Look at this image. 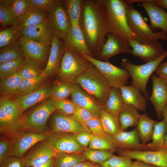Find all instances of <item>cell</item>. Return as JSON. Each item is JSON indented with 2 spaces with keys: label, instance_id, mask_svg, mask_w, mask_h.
<instances>
[{
  "label": "cell",
  "instance_id": "1",
  "mask_svg": "<svg viewBox=\"0 0 167 167\" xmlns=\"http://www.w3.org/2000/svg\"><path fill=\"white\" fill-rule=\"evenodd\" d=\"M79 27L94 58H96L110 32L102 0H83Z\"/></svg>",
  "mask_w": 167,
  "mask_h": 167
},
{
  "label": "cell",
  "instance_id": "2",
  "mask_svg": "<svg viewBox=\"0 0 167 167\" xmlns=\"http://www.w3.org/2000/svg\"><path fill=\"white\" fill-rule=\"evenodd\" d=\"M102 1L105 8L110 32L124 45L130 47L131 41L135 39L128 25L125 0Z\"/></svg>",
  "mask_w": 167,
  "mask_h": 167
},
{
  "label": "cell",
  "instance_id": "3",
  "mask_svg": "<svg viewBox=\"0 0 167 167\" xmlns=\"http://www.w3.org/2000/svg\"><path fill=\"white\" fill-rule=\"evenodd\" d=\"M11 96H0L1 137L10 139L21 131L25 115Z\"/></svg>",
  "mask_w": 167,
  "mask_h": 167
},
{
  "label": "cell",
  "instance_id": "4",
  "mask_svg": "<svg viewBox=\"0 0 167 167\" xmlns=\"http://www.w3.org/2000/svg\"><path fill=\"white\" fill-rule=\"evenodd\" d=\"M127 21L136 40L141 44L160 40L167 41V34L161 31L154 32L146 23L141 13L134 7L133 3L125 0Z\"/></svg>",
  "mask_w": 167,
  "mask_h": 167
},
{
  "label": "cell",
  "instance_id": "5",
  "mask_svg": "<svg viewBox=\"0 0 167 167\" xmlns=\"http://www.w3.org/2000/svg\"><path fill=\"white\" fill-rule=\"evenodd\" d=\"M74 82L103 106L111 88L104 77L92 64L76 78Z\"/></svg>",
  "mask_w": 167,
  "mask_h": 167
},
{
  "label": "cell",
  "instance_id": "6",
  "mask_svg": "<svg viewBox=\"0 0 167 167\" xmlns=\"http://www.w3.org/2000/svg\"><path fill=\"white\" fill-rule=\"evenodd\" d=\"M56 101L55 99L51 97L26 115L21 131L41 134L51 132L47 123L51 115L56 110Z\"/></svg>",
  "mask_w": 167,
  "mask_h": 167
},
{
  "label": "cell",
  "instance_id": "7",
  "mask_svg": "<svg viewBox=\"0 0 167 167\" xmlns=\"http://www.w3.org/2000/svg\"><path fill=\"white\" fill-rule=\"evenodd\" d=\"M167 57L166 50L157 58L142 65L133 64L125 58L122 59L121 64L131 77V84L138 88L146 98L149 96V92L147 90V84L149 78L161 61Z\"/></svg>",
  "mask_w": 167,
  "mask_h": 167
},
{
  "label": "cell",
  "instance_id": "8",
  "mask_svg": "<svg viewBox=\"0 0 167 167\" xmlns=\"http://www.w3.org/2000/svg\"><path fill=\"white\" fill-rule=\"evenodd\" d=\"M90 63L78 53L65 49L58 75L60 80L72 83Z\"/></svg>",
  "mask_w": 167,
  "mask_h": 167
},
{
  "label": "cell",
  "instance_id": "9",
  "mask_svg": "<svg viewBox=\"0 0 167 167\" xmlns=\"http://www.w3.org/2000/svg\"><path fill=\"white\" fill-rule=\"evenodd\" d=\"M92 64L105 78L111 88H119L128 83L130 75L124 68L108 61H103L85 54L81 55Z\"/></svg>",
  "mask_w": 167,
  "mask_h": 167
},
{
  "label": "cell",
  "instance_id": "10",
  "mask_svg": "<svg viewBox=\"0 0 167 167\" xmlns=\"http://www.w3.org/2000/svg\"><path fill=\"white\" fill-rule=\"evenodd\" d=\"M47 15L54 36L62 40L71 27L64 0H56L47 11Z\"/></svg>",
  "mask_w": 167,
  "mask_h": 167
},
{
  "label": "cell",
  "instance_id": "11",
  "mask_svg": "<svg viewBox=\"0 0 167 167\" xmlns=\"http://www.w3.org/2000/svg\"><path fill=\"white\" fill-rule=\"evenodd\" d=\"M48 134L24 131L16 133L11 138L8 157L22 158L27 151L36 143L45 140Z\"/></svg>",
  "mask_w": 167,
  "mask_h": 167
},
{
  "label": "cell",
  "instance_id": "12",
  "mask_svg": "<svg viewBox=\"0 0 167 167\" xmlns=\"http://www.w3.org/2000/svg\"><path fill=\"white\" fill-rule=\"evenodd\" d=\"M56 152L82 153L85 148L77 141L75 134L69 132H50L45 139Z\"/></svg>",
  "mask_w": 167,
  "mask_h": 167
},
{
  "label": "cell",
  "instance_id": "13",
  "mask_svg": "<svg viewBox=\"0 0 167 167\" xmlns=\"http://www.w3.org/2000/svg\"><path fill=\"white\" fill-rule=\"evenodd\" d=\"M56 152L45 140L39 141L29 149L22 159L27 167L43 165L55 157Z\"/></svg>",
  "mask_w": 167,
  "mask_h": 167
},
{
  "label": "cell",
  "instance_id": "14",
  "mask_svg": "<svg viewBox=\"0 0 167 167\" xmlns=\"http://www.w3.org/2000/svg\"><path fill=\"white\" fill-rule=\"evenodd\" d=\"M25 58L35 60L42 66L47 63L50 45H47L30 40L21 36L18 40Z\"/></svg>",
  "mask_w": 167,
  "mask_h": 167
},
{
  "label": "cell",
  "instance_id": "15",
  "mask_svg": "<svg viewBox=\"0 0 167 167\" xmlns=\"http://www.w3.org/2000/svg\"><path fill=\"white\" fill-rule=\"evenodd\" d=\"M71 101L76 106L84 108L100 118L104 108L96 99L85 91L79 85L73 82Z\"/></svg>",
  "mask_w": 167,
  "mask_h": 167
},
{
  "label": "cell",
  "instance_id": "16",
  "mask_svg": "<svg viewBox=\"0 0 167 167\" xmlns=\"http://www.w3.org/2000/svg\"><path fill=\"white\" fill-rule=\"evenodd\" d=\"M130 45L131 49V54L141 58L146 63L157 58L166 51L160 41L142 44L132 39Z\"/></svg>",
  "mask_w": 167,
  "mask_h": 167
},
{
  "label": "cell",
  "instance_id": "17",
  "mask_svg": "<svg viewBox=\"0 0 167 167\" xmlns=\"http://www.w3.org/2000/svg\"><path fill=\"white\" fill-rule=\"evenodd\" d=\"M116 151L119 156L140 160L160 167H167V162L165 156L167 150L165 149L157 151L126 150L118 149Z\"/></svg>",
  "mask_w": 167,
  "mask_h": 167
},
{
  "label": "cell",
  "instance_id": "18",
  "mask_svg": "<svg viewBox=\"0 0 167 167\" xmlns=\"http://www.w3.org/2000/svg\"><path fill=\"white\" fill-rule=\"evenodd\" d=\"M65 51L62 40L54 36L52 40L48 59L42 75L49 78L58 74Z\"/></svg>",
  "mask_w": 167,
  "mask_h": 167
},
{
  "label": "cell",
  "instance_id": "19",
  "mask_svg": "<svg viewBox=\"0 0 167 167\" xmlns=\"http://www.w3.org/2000/svg\"><path fill=\"white\" fill-rule=\"evenodd\" d=\"M21 36L32 41L50 45L54 36L48 19L20 31Z\"/></svg>",
  "mask_w": 167,
  "mask_h": 167
},
{
  "label": "cell",
  "instance_id": "20",
  "mask_svg": "<svg viewBox=\"0 0 167 167\" xmlns=\"http://www.w3.org/2000/svg\"><path fill=\"white\" fill-rule=\"evenodd\" d=\"M139 2L149 16L151 28L153 31L160 29L167 34V12L158 6L155 0H141Z\"/></svg>",
  "mask_w": 167,
  "mask_h": 167
},
{
  "label": "cell",
  "instance_id": "21",
  "mask_svg": "<svg viewBox=\"0 0 167 167\" xmlns=\"http://www.w3.org/2000/svg\"><path fill=\"white\" fill-rule=\"evenodd\" d=\"M62 41L66 49L76 52L80 55L85 54L93 57L79 25L71 26Z\"/></svg>",
  "mask_w": 167,
  "mask_h": 167
},
{
  "label": "cell",
  "instance_id": "22",
  "mask_svg": "<svg viewBox=\"0 0 167 167\" xmlns=\"http://www.w3.org/2000/svg\"><path fill=\"white\" fill-rule=\"evenodd\" d=\"M50 125L53 133L69 132L76 134L85 131L82 125L71 116L58 113L52 115Z\"/></svg>",
  "mask_w": 167,
  "mask_h": 167
},
{
  "label": "cell",
  "instance_id": "23",
  "mask_svg": "<svg viewBox=\"0 0 167 167\" xmlns=\"http://www.w3.org/2000/svg\"><path fill=\"white\" fill-rule=\"evenodd\" d=\"M112 142L116 148L126 150H146L145 145L141 144L136 128L130 131H120L111 136Z\"/></svg>",
  "mask_w": 167,
  "mask_h": 167
},
{
  "label": "cell",
  "instance_id": "24",
  "mask_svg": "<svg viewBox=\"0 0 167 167\" xmlns=\"http://www.w3.org/2000/svg\"><path fill=\"white\" fill-rule=\"evenodd\" d=\"M152 84L151 96L149 100L154 107L159 119L162 116L163 110L167 104V85L156 74L152 76Z\"/></svg>",
  "mask_w": 167,
  "mask_h": 167
},
{
  "label": "cell",
  "instance_id": "25",
  "mask_svg": "<svg viewBox=\"0 0 167 167\" xmlns=\"http://www.w3.org/2000/svg\"><path fill=\"white\" fill-rule=\"evenodd\" d=\"M48 19L47 12L33 6H30L12 25L19 31L38 24Z\"/></svg>",
  "mask_w": 167,
  "mask_h": 167
},
{
  "label": "cell",
  "instance_id": "26",
  "mask_svg": "<svg viewBox=\"0 0 167 167\" xmlns=\"http://www.w3.org/2000/svg\"><path fill=\"white\" fill-rule=\"evenodd\" d=\"M106 39L96 59L108 61L112 57L119 54L131 53V48L124 45L110 32L106 36Z\"/></svg>",
  "mask_w": 167,
  "mask_h": 167
},
{
  "label": "cell",
  "instance_id": "27",
  "mask_svg": "<svg viewBox=\"0 0 167 167\" xmlns=\"http://www.w3.org/2000/svg\"><path fill=\"white\" fill-rule=\"evenodd\" d=\"M53 86L47 85L24 96H15L14 98L20 109L24 112L29 107L50 98Z\"/></svg>",
  "mask_w": 167,
  "mask_h": 167
},
{
  "label": "cell",
  "instance_id": "28",
  "mask_svg": "<svg viewBox=\"0 0 167 167\" xmlns=\"http://www.w3.org/2000/svg\"><path fill=\"white\" fill-rule=\"evenodd\" d=\"M119 88L125 104L131 105L138 110L146 111L147 101L138 88L131 84L122 86Z\"/></svg>",
  "mask_w": 167,
  "mask_h": 167
},
{
  "label": "cell",
  "instance_id": "29",
  "mask_svg": "<svg viewBox=\"0 0 167 167\" xmlns=\"http://www.w3.org/2000/svg\"><path fill=\"white\" fill-rule=\"evenodd\" d=\"M166 134V124L165 119L157 122L154 126L152 142L145 145L146 149L157 151L164 148Z\"/></svg>",
  "mask_w": 167,
  "mask_h": 167
},
{
  "label": "cell",
  "instance_id": "30",
  "mask_svg": "<svg viewBox=\"0 0 167 167\" xmlns=\"http://www.w3.org/2000/svg\"><path fill=\"white\" fill-rule=\"evenodd\" d=\"M141 116L135 108L125 104L118 116L121 131H124L130 127L136 126Z\"/></svg>",
  "mask_w": 167,
  "mask_h": 167
},
{
  "label": "cell",
  "instance_id": "31",
  "mask_svg": "<svg viewBox=\"0 0 167 167\" xmlns=\"http://www.w3.org/2000/svg\"><path fill=\"white\" fill-rule=\"evenodd\" d=\"M157 122L151 119L146 113L141 115L136 129L142 144H146L152 139L154 125Z\"/></svg>",
  "mask_w": 167,
  "mask_h": 167
},
{
  "label": "cell",
  "instance_id": "32",
  "mask_svg": "<svg viewBox=\"0 0 167 167\" xmlns=\"http://www.w3.org/2000/svg\"><path fill=\"white\" fill-rule=\"evenodd\" d=\"M124 104L120 88H112L103 107L110 114L118 117Z\"/></svg>",
  "mask_w": 167,
  "mask_h": 167
},
{
  "label": "cell",
  "instance_id": "33",
  "mask_svg": "<svg viewBox=\"0 0 167 167\" xmlns=\"http://www.w3.org/2000/svg\"><path fill=\"white\" fill-rule=\"evenodd\" d=\"M48 78L41 75L30 79H23L15 96H22L39 89L47 85Z\"/></svg>",
  "mask_w": 167,
  "mask_h": 167
},
{
  "label": "cell",
  "instance_id": "34",
  "mask_svg": "<svg viewBox=\"0 0 167 167\" xmlns=\"http://www.w3.org/2000/svg\"><path fill=\"white\" fill-rule=\"evenodd\" d=\"M0 6L8 10L14 21L30 6L28 0H0Z\"/></svg>",
  "mask_w": 167,
  "mask_h": 167
},
{
  "label": "cell",
  "instance_id": "35",
  "mask_svg": "<svg viewBox=\"0 0 167 167\" xmlns=\"http://www.w3.org/2000/svg\"><path fill=\"white\" fill-rule=\"evenodd\" d=\"M100 118L104 131L110 136L121 130L118 118L110 114L104 108L101 111Z\"/></svg>",
  "mask_w": 167,
  "mask_h": 167
},
{
  "label": "cell",
  "instance_id": "36",
  "mask_svg": "<svg viewBox=\"0 0 167 167\" xmlns=\"http://www.w3.org/2000/svg\"><path fill=\"white\" fill-rule=\"evenodd\" d=\"M86 160L82 153L56 152L54 157V167H73Z\"/></svg>",
  "mask_w": 167,
  "mask_h": 167
},
{
  "label": "cell",
  "instance_id": "37",
  "mask_svg": "<svg viewBox=\"0 0 167 167\" xmlns=\"http://www.w3.org/2000/svg\"><path fill=\"white\" fill-rule=\"evenodd\" d=\"M22 79L19 72L9 77L0 80L1 96L15 95Z\"/></svg>",
  "mask_w": 167,
  "mask_h": 167
},
{
  "label": "cell",
  "instance_id": "38",
  "mask_svg": "<svg viewBox=\"0 0 167 167\" xmlns=\"http://www.w3.org/2000/svg\"><path fill=\"white\" fill-rule=\"evenodd\" d=\"M42 67L32 59L25 58L23 67L19 73L23 79H32L42 75L44 69Z\"/></svg>",
  "mask_w": 167,
  "mask_h": 167
},
{
  "label": "cell",
  "instance_id": "39",
  "mask_svg": "<svg viewBox=\"0 0 167 167\" xmlns=\"http://www.w3.org/2000/svg\"><path fill=\"white\" fill-rule=\"evenodd\" d=\"M64 2L71 26L79 25L83 0H65Z\"/></svg>",
  "mask_w": 167,
  "mask_h": 167
},
{
  "label": "cell",
  "instance_id": "40",
  "mask_svg": "<svg viewBox=\"0 0 167 167\" xmlns=\"http://www.w3.org/2000/svg\"><path fill=\"white\" fill-rule=\"evenodd\" d=\"M24 57L18 41L0 49V64Z\"/></svg>",
  "mask_w": 167,
  "mask_h": 167
},
{
  "label": "cell",
  "instance_id": "41",
  "mask_svg": "<svg viewBox=\"0 0 167 167\" xmlns=\"http://www.w3.org/2000/svg\"><path fill=\"white\" fill-rule=\"evenodd\" d=\"M25 58L15 59L0 64V80L19 72L24 65Z\"/></svg>",
  "mask_w": 167,
  "mask_h": 167
},
{
  "label": "cell",
  "instance_id": "42",
  "mask_svg": "<svg viewBox=\"0 0 167 167\" xmlns=\"http://www.w3.org/2000/svg\"><path fill=\"white\" fill-rule=\"evenodd\" d=\"M113 152L109 150L85 148L82 154L86 160L99 164L108 160L114 155Z\"/></svg>",
  "mask_w": 167,
  "mask_h": 167
},
{
  "label": "cell",
  "instance_id": "43",
  "mask_svg": "<svg viewBox=\"0 0 167 167\" xmlns=\"http://www.w3.org/2000/svg\"><path fill=\"white\" fill-rule=\"evenodd\" d=\"M21 36L20 31L13 26L0 31V49L18 41Z\"/></svg>",
  "mask_w": 167,
  "mask_h": 167
},
{
  "label": "cell",
  "instance_id": "44",
  "mask_svg": "<svg viewBox=\"0 0 167 167\" xmlns=\"http://www.w3.org/2000/svg\"><path fill=\"white\" fill-rule=\"evenodd\" d=\"M72 83L62 80L56 82L53 86L51 97L56 100L66 99L71 95Z\"/></svg>",
  "mask_w": 167,
  "mask_h": 167
},
{
  "label": "cell",
  "instance_id": "45",
  "mask_svg": "<svg viewBox=\"0 0 167 167\" xmlns=\"http://www.w3.org/2000/svg\"><path fill=\"white\" fill-rule=\"evenodd\" d=\"M87 125L93 135L100 138L112 141L111 136L106 134L104 131L99 117L95 116L92 118L87 121Z\"/></svg>",
  "mask_w": 167,
  "mask_h": 167
},
{
  "label": "cell",
  "instance_id": "46",
  "mask_svg": "<svg viewBox=\"0 0 167 167\" xmlns=\"http://www.w3.org/2000/svg\"><path fill=\"white\" fill-rule=\"evenodd\" d=\"M131 160L126 156L113 155L106 161L99 164L103 167H132Z\"/></svg>",
  "mask_w": 167,
  "mask_h": 167
},
{
  "label": "cell",
  "instance_id": "47",
  "mask_svg": "<svg viewBox=\"0 0 167 167\" xmlns=\"http://www.w3.org/2000/svg\"><path fill=\"white\" fill-rule=\"evenodd\" d=\"M89 146V148L93 149L109 150L113 152L117 150L112 141L98 137L92 134Z\"/></svg>",
  "mask_w": 167,
  "mask_h": 167
},
{
  "label": "cell",
  "instance_id": "48",
  "mask_svg": "<svg viewBox=\"0 0 167 167\" xmlns=\"http://www.w3.org/2000/svg\"><path fill=\"white\" fill-rule=\"evenodd\" d=\"M71 116L82 125L86 131L91 133L87 126V122L96 116L87 110L76 105L75 111Z\"/></svg>",
  "mask_w": 167,
  "mask_h": 167
},
{
  "label": "cell",
  "instance_id": "49",
  "mask_svg": "<svg viewBox=\"0 0 167 167\" xmlns=\"http://www.w3.org/2000/svg\"><path fill=\"white\" fill-rule=\"evenodd\" d=\"M55 105L58 113L68 116L74 114L76 107L71 101L66 99L56 100Z\"/></svg>",
  "mask_w": 167,
  "mask_h": 167
},
{
  "label": "cell",
  "instance_id": "50",
  "mask_svg": "<svg viewBox=\"0 0 167 167\" xmlns=\"http://www.w3.org/2000/svg\"><path fill=\"white\" fill-rule=\"evenodd\" d=\"M0 167H27L22 158L9 156L0 165Z\"/></svg>",
  "mask_w": 167,
  "mask_h": 167
},
{
  "label": "cell",
  "instance_id": "51",
  "mask_svg": "<svg viewBox=\"0 0 167 167\" xmlns=\"http://www.w3.org/2000/svg\"><path fill=\"white\" fill-rule=\"evenodd\" d=\"M56 0H28L30 6L49 11Z\"/></svg>",
  "mask_w": 167,
  "mask_h": 167
},
{
  "label": "cell",
  "instance_id": "52",
  "mask_svg": "<svg viewBox=\"0 0 167 167\" xmlns=\"http://www.w3.org/2000/svg\"><path fill=\"white\" fill-rule=\"evenodd\" d=\"M14 20L8 10L5 8L0 6V23L1 27L4 28L12 26Z\"/></svg>",
  "mask_w": 167,
  "mask_h": 167
},
{
  "label": "cell",
  "instance_id": "53",
  "mask_svg": "<svg viewBox=\"0 0 167 167\" xmlns=\"http://www.w3.org/2000/svg\"><path fill=\"white\" fill-rule=\"evenodd\" d=\"M11 144V140L1 137L0 141V165L8 157V153Z\"/></svg>",
  "mask_w": 167,
  "mask_h": 167
},
{
  "label": "cell",
  "instance_id": "54",
  "mask_svg": "<svg viewBox=\"0 0 167 167\" xmlns=\"http://www.w3.org/2000/svg\"><path fill=\"white\" fill-rule=\"evenodd\" d=\"M75 137L79 143L86 148L89 145L92 138L91 133L85 131L75 134Z\"/></svg>",
  "mask_w": 167,
  "mask_h": 167
},
{
  "label": "cell",
  "instance_id": "55",
  "mask_svg": "<svg viewBox=\"0 0 167 167\" xmlns=\"http://www.w3.org/2000/svg\"><path fill=\"white\" fill-rule=\"evenodd\" d=\"M155 71L156 74L167 85V62L160 63Z\"/></svg>",
  "mask_w": 167,
  "mask_h": 167
},
{
  "label": "cell",
  "instance_id": "56",
  "mask_svg": "<svg viewBox=\"0 0 167 167\" xmlns=\"http://www.w3.org/2000/svg\"><path fill=\"white\" fill-rule=\"evenodd\" d=\"M132 167H160L155 165L144 162L139 160L133 162Z\"/></svg>",
  "mask_w": 167,
  "mask_h": 167
},
{
  "label": "cell",
  "instance_id": "57",
  "mask_svg": "<svg viewBox=\"0 0 167 167\" xmlns=\"http://www.w3.org/2000/svg\"><path fill=\"white\" fill-rule=\"evenodd\" d=\"M98 165L86 160L78 163L73 167H97Z\"/></svg>",
  "mask_w": 167,
  "mask_h": 167
},
{
  "label": "cell",
  "instance_id": "58",
  "mask_svg": "<svg viewBox=\"0 0 167 167\" xmlns=\"http://www.w3.org/2000/svg\"><path fill=\"white\" fill-rule=\"evenodd\" d=\"M54 157L50 159L47 162L42 165L29 167H54Z\"/></svg>",
  "mask_w": 167,
  "mask_h": 167
},
{
  "label": "cell",
  "instance_id": "59",
  "mask_svg": "<svg viewBox=\"0 0 167 167\" xmlns=\"http://www.w3.org/2000/svg\"><path fill=\"white\" fill-rule=\"evenodd\" d=\"M162 116L164 118L166 122V134L165 139V145L164 149L167 150V104L165 107L162 114Z\"/></svg>",
  "mask_w": 167,
  "mask_h": 167
},
{
  "label": "cell",
  "instance_id": "60",
  "mask_svg": "<svg viewBox=\"0 0 167 167\" xmlns=\"http://www.w3.org/2000/svg\"><path fill=\"white\" fill-rule=\"evenodd\" d=\"M155 2L160 7L167 10V0H156Z\"/></svg>",
  "mask_w": 167,
  "mask_h": 167
},
{
  "label": "cell",
  "instance_id": "61",
  "mask_svg": "<svg viewBox=\"0 0 167 167\" xmlns=\"http://www.w3.org/2000/svg\"><path fill=\"white\" fill-rule=\"evenodd\" d=\"M165 160L166 162H167V151L165 153Z\"/></svg>",
  "mask_w": 167,
  "mask_h": 167
},
{
  "label": "cell",
  "instance_id": "62",
  "mask_svg": "<svg viewBox=\"0 0 167 167\" xmlns=\"http://www.w3.org/2000/svg\"><path fill=\"white\" fill-rule=\"evenodd\" d=\"M97 167H103L101 166V165H100L99 164H98Z\"/></svg>",
  "mask_w": 167,
  "mask_h": 167
}]
</instances>
